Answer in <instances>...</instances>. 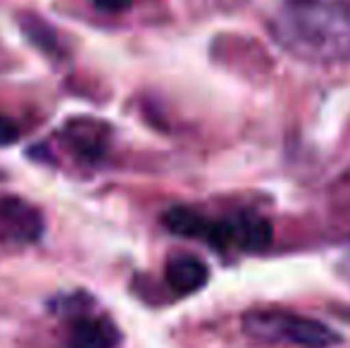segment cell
Returning a JSON list of instances; mask_svg holds the SVG:
<instances>
[{"label":"cell","instance_id":"obj_1","mask_svg":"<svg viewBox=\"0 0 350 348\" xmlns=\"http://www.w3.org/2000/svg\"><path fill=\"white\" fill-rule=\"evenodd\" d=\"M272 34L281 48L305 60H350V3L300 0L272 19Z\"/></svg>","mask_w":350,"mask_h":348},{"label":"cell","instance_id":"obj_2","mask_svg":"<svg viewBox=\"0 0 350 348\" xmlns=\"http://www.w3.org/2000/svg\"><path fill=\"white\" fill-rule=\"evenodd\" d=\"M243 330L248 336L274 344H293L300 348H332L341 344V336L324 322L312 317H300L293 312L258 310L243 317Z\"/></svg>","mask_w":350,"mask_h":348},{"label":"cell","instance_id":"obj_3","mask_svg":"<svg viewBox=\"0 0 350 348\" xmlns=\"http://www.w3.org/2000/svg\"><path fill=\"white\" fill-rule=\"evenodd\" d=\"M43 234V215L22 198H0V239L12 246L36 243Z\"/></svg>","mask_w":350,"mask_h":348},{"label":"cell","instance_id":"obj_4","mask_svg":"<svg viewBox=\"0 0 350 348\" xmlns=\"http://www.w3.org/2000/svg\"><path fill=\"white\" fill-rule=\"evenodd\" d=\"M272 222L258 213L243 210V213L234 215V217L221 219V248L231 246L241 248V251L260 253L272 246Z\"/></svg>","mask_w":350,"mask_h":348},{"label":"cell","instance_id":"obj_5","mask_svg":"<svg viewBox=\"0 0 350 348\" xmlns=\"http://www.w3.org/2000/svg\"><path fill=\"white\" fill-rule=\"evenodd\" d=\"M120 344L122 334L115 322L98 315L77 317L67 336V348H117Z\"/></svg>","mask_w":350,"mask_h":348},{"label":"cell","instance_id":"obj_6","mask_svg":"<svg viewBox=\"0 0 350 348\" xmlns=\"http://www.w3.org/2000/svg\"><path fill=\"white\" fill-rule=\"evenodd\" d=\"M167 284L176 293H193L208 284V265L196 256H174L165 269Z\"/></svg>","mask_w":350,"mask_h":348},{"label":"cell","instance_id":"obj_7","mask_svg":"<svg viewBox=\"0 0 350 348\" xmlns=\"http://www.w3.org/2000/svg\"><path fill=\"white\" fill-rule=\"evenodd\" d=\"M165 227L170 229L176 237H186V239H203L212 246L215 241V232H217V219H210L205 215L196 213L191 208H170L165 213Z\"/></svg>","mask_w":350,"mask_h":348},{"label":"cell","instance_id":"obj_8","mask_svg":"<svg viewBox=\"0 0 350 348\" xmlns=\"http://www.w3.org/2000/svg\"><path fill=\"white\" fill-rule=\"evenodd\" d=\"M67 141L79 155H83L86 160H96L105 153V131L100 129V124L96 122H72L65 131Z\"/></svg>","mask_w":350,"mask_h":348},{"label":"cell","instance_id":"obj_9","mask_svg":"<svg viewBox=\"0 0 350 348\" xmlns=\"http://www.w3.org/2000/svg\"><path fill=\"white\" fill-rule=\"evenodd\" d=\"M19 139V126L10 117L0 115V146H12Z\"/></svg>","mask_w":350,"mask_h":348},{"label":"cell","instance_id":"obj_10","mask_svg":"<svg viewBox=\"0 0 350 348\" xmlns=\"http://www.w3.org/2000/svg\"><path fill=\"white\" fill-rule=\"evenodd\" d=\"M93 8L100 10L105 14H120L124 10H129L134 5V0H91Z\"/></svg>","mask_w":350,"mask_h":348}]
</instances>
